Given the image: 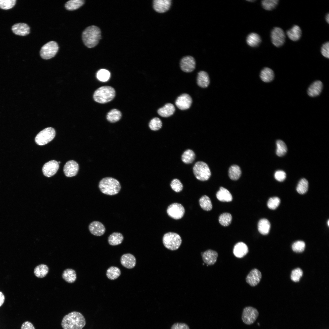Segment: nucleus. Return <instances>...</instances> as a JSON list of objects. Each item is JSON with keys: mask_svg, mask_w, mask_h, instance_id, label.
<instances>
[{"mask_svg": "<svg viewBox=\"0 0 329 329\" xmlns=\"http://www.w3.org/2000/svg\"><path fill=\"white\" fill-rule=\"evenodd\" d=\"M86 325V320L80 313L73 311L63 318L61 326L63 329H82Z\"/></svg>", "mask_w": 329, "mask_h": 329, "instance_id": "nucleus-1", "label": "nucleus"}, {"mask_svg": "<svg viewBox=\"0 0 329 329\" xmlns=\"http://www.w3.org/2000/svg\"><path fill=\"white\" fill-rule=\"evenodd\" d=\"M101 38L100 29L95 26H91L86 28L83 32L82 38L85 46L92 48L96 46Z\"/></svg>", "mask_w": 329, "mask_h": 329, "instance_id": "nucleus-2", "label": "nucleus"}, {"mask_svg": "<svg viewBox=\"0 0 329 329\" xmlns=\"http://www.w3.org/2000/svg\"><path fill=\"white\" fill-rule=\"evenodd\" d=\"M98 187L101 193L109 196L118 194L121 188V184L118 180L110 177L104 178L101 180Z\"/></svg>", "mask_w": 329, "mask_h": 329, "instance_id": "nucleus-3", "label": "nucleus"}, {"mask_svg": "<svg viewBox=\"0 0 329 329\" xmlns=\"http://www.w3.org/2000/svg\"><path fill=\"white\" fill-rule=\"evenodd\" d=\"M115 95V91L112 87L108 86L101 87L94 92L93 98L96 102L104 104L112 101Z\"/></svg>", "mask_w": 329, "mask_h": 329, "instance_id": "nucleus-4", "label": "nucleus"}, {"mask_svg": "<svg viewBox=\"0 0 329 329\" xmlns=\"http://www.w3.org/2000/svg\"><path fill=\"white\" fill-rule=\"evenodd\" d=\"M162 241L164 246L171 250L178 249L182 242L180 236L176 233L172 232L165 233L163 236Z\"/></svg>", "mask_w": 329, "mask_h": 329, "instance_id": "nucleus-5", "label": "nucleus"}, {"mask_svg": "<svg viewBox=\"0 0 329 329\" xmlns=\"http://www.w3.org/2000/svg\"><path fill=\"white\" fill-rule=\"evenodd\" d=\"M193 170L196 178L201 181L208 180L210 176L211 173L207 164L202 161H199L194 164Z\"/></svg>", "mask_w": 329, "mask_h": 329, "instance_id": "nucleus-6", "label": "nucleus"}, {"mask_svg": "<svg viewBox=\"0 0 329 329\" xmlns=\"http://www.w3.org/2000/svg\"><path fill=\"white\" fill-rule=\"evenodd\" d=\"M55 135V129L52 127H48L40 131L37 135L35 141L39 145H44L51 141Z\"/></svg>", "mask_w": 329, "mask_h": 329, "instance_id": "nucleus-7", "label": "nucleus"}, {"mask_svg": "<svg viewBox=\"0 0 329 329\" xmlns=\"http://www.w3.org/2000/svg\"><path fill=\"white\" fill-rule=\"evenodd\" d=\"M58 45L56 42L51 41L44 44L40 51L41 57L45 59H48L55 56L58 49Z\"/></svg>", "mask_w": 329, "mask_h": 329, "instance_id": "nucleus-8", "label": "nucleus"}, {"mask_svg": "<svg viewBox=\"0 0 329 329\" xmlns=\"http://www.w3.org/2000/svg\"><path fill=\"white\" fill-rule=\"evenodd\" d=\"M259 315V312L256 309L251 306L245 308L242 315V320L243 322L247 325L253 324Z\"/></svg>", "mask_w": 329, "mask_h": 329, "instance_id": "nucleus-9", "label": "nucleus"}, {"mask_svg": "<svg viewBox=\"0 0 329 329\" xmlns=\"http://www.w3.org/2000/svg\"><path fill=\"white\" fill-rule=\"evenodd\" d=\"M167 212L171 218L176 220L181 218L183 216L185 210L183 206L180 203H174L168 207Z\"/></svg>", "mask_w": 329, "mask_h": 329, "instance_id": "nucleus-10", "label": "nucleus"}, {"mask_svg": "<svg viewBox=\"0 0 329 329\" xmlns=\"http://www.w3.org/2000/svg\"><path fill=\"white\" fill-rule=\"evenodd\" d=\"M271 38L272 44L277 47L281 46L284 43L285 36L283 30L279 27H275L271 31Z\"/></svg>", "mask_w": 329, "mask_h": 329, "instance_id": "nucleus-11", "label": "nucleus"}, {"mask_svg": "<svg viewBox=\"0 0 329 329\" xmlns=\"http://www.w3.org/2000/svg\"><path fill=\"white\" fill-rule=\"evenodd\" d=\"M180 65V68L183 71L190 73L194 70L196 66V61L193 57L186 56L182 58Z\"/></svg>", "mask_w": 329, "mask_h": 329, "instance_id": "nucleus-12", "label": "nucleus"}, {"mask_svg": "<svg viewBox=\"0 0 329 329\" xmlns=\"http://www.w3.org/2000/svg\"><path fill=\"white\" fill-rule=\"evenodd\" d=\"M192 103L191 96L186 93L182 94L179 96L175 101L176 106L181 110H185L190 107Z\"/></svg>", "mask_w": 329, "mask_h": 329, "instance_id": "nucleus-13", "label": "nucleus"}, {"mask_svg": "<svg viewBox=\"0 0 329 329\" xmlns=\"http://www.w3.org/2000/svg\"><path fill=\"white\" fill-rule=\"evenodd\" d=\"M58 162L55 160L50 161L43 165L42 170L44 175L50 177L55 175L59 168Z\"/></svg>", "mask_w": 329, "mask_h": 329, "instance_id": "nucleus-14", "label": "nucleus"}, {"mask_svg": "<svg viewBox=\"0 0 329 329\" xmlns=\"http://www.w3.org/2000/svg\"><path fill=\"white\" fill-rule=\"evenodd\" d=\"M262 278L261 272L257 269L254 268L251 270L246 278V281L250 286L254 287L260 282Z\"/></svg>", "mask_w": 329, "mask_h": 329, "instance_id": "nucleus-15", "label": "nucleus"}, {"mask_svg": "<svg viewBox=\"0 0 329 329\" xmlns=\"http://www.w3.org/2000/svg\"><path fill=\"white\" fill-rule=\"evenodd\" d=\"M79 168V165L76 161L73 160L69 161L65 164L63 172L66 176L72 177L77 174Z\"/></svg>", "mask_w": 329, "mask_h": 329, "instance_id": "nucleus-16", "label": "nucleus"}, {"mask_svg": "<svg viewBox=\"0 0 329 329\" xmlns=\"http://www.w3.org/2000/svg\"><path fill=\"white\" fill-rule=\"evenodd\" d=\"M89 230L93 235L101 236L105 232L106 229L104 225L101 222L94 221L91 222L88 226Z\"/></svg>", "mask_w": 329, "mask_h": 329, "instance_id": "nucleus-17", "label": "nucleus"}, {"mask_svg": "<svg viewBox=\"0 0 329 329\" xmlns=\"http://www.w3.org/2000/svg\"><path fill=\"white\" fill-rule=\"evenodd\" d=\"M201 256L203 261L208 265H212L216 262L218 254L215 251L208 249L202 252Z\"/></svg>", "mask_w": 329, "mask_h": 329, "instance_id": "nucleus-18", "label": "nucleus"}, {"mask_svg": "<svg viewBox=\"0 0 329 329\" xmlns=\"http://www.w3.org/2000/svg\"><path fill=\"white\" fill-rule=\"evenodd\" d=\"M171 3V0H154L153 1V7L156 12L164 13L169 10Z\"/></svg>", "mask_w": 329, "mask_h": 329, "instance_id": "nucleus-19", "label": "nucleus"}, {"mask_svg": "<svg viewBox=\"0 0 329 329\" xmlns=\"http://www.w3.org/2000/svg\"><path fill=\"white\" fill-rule=\"evenodd\" d=\"M12 32L16 35L25 36L30 32V27L25 23H18L13 25L12 27Z\"/></svg>", "mask_w": 329, "mask_h": 329, "instance_id": "nucleus-20", "label": "nucleus"}, {"mask_svg": "<svg viewBox=\"0 0 329 329\" xmlns=\"http://www.w3.org/2000/svg\"><path fill=\"white\" fill-rule=\"evenodd\" d=\"M120 262L122 265L127 269H132L135 267L136 264L135 257L130 253L123 254L121 257Z\"/></svg>", "mask_w": 329, "mask_h": 329, "instance_id": "nucleus-21", "label": "nucleus"}, {"mask_svg": "<svg viewBox=\"0 0 329 329\" xmlns=\"http://www.w3.org/2000/svg\"><path fill=\"white\" fill-rule=\"evenodd\" d=\"M248 247L246 245L242 242L237 243L234 246L233 253L237 257L241 258L243 257L248 253Z\"/></svg>", "mask_w": 329, "mask_h": 329, "instance_id": "nucleus-22", "label": "nucleus"}, {"mask_svg": "<svg viewBox=\"0 0 329 329\" xmlns=\"http://www.w3.org/2000/svg\"><path fill=\"white\" fill-rule=\"evenodd\" d=\"M175 110V107L172 104L168 103L163 107L159 108L157 110V112L160 116L164 117H168L173 115Z\"/></svg>", "mask_w": 329, "mask_h": 329, "instance_id": "nucleus-23", "label": "nucleus"}, {"mask_svg": "<svg viewBox=\"0 0 329 329\" xmlns=\"http://www.w3.org/2000/svg\"><path fill=\"white\" fill-rule=\"evenodd\" d=\"M323 87V84L319 80L316 81L313 83L308 89V95L312 97L318 95L321 93Z\"/></svg>", "mask_w": 329, "mask_h": 329, "instance_id": "nucleus-24", "label": "nucleus"}, {"mask_svg": "<svg viewBox=\"0 0 329 329\" xmlns=\"http://www.w3.org/2000/svg\"><path fill=\"white\" fill-rule=\"evenodd\" d=\"M197 83L201 87L206 88L210 83V79L208 73L206 72L201 71L197 75Z\"/></svg>", "mask_w": 329, "mask_h": 329, "instance_id": "nucleus-25", "label": "nucleus"}, {"mask_svg": "<svg viewBox=\"0 0 329 329\" xmlns=\"http://www.w3.org/2000/svg\"><path fill=\"white\" fill-rule=\"evenodd\" d=\"M217 198L221 202H229L232 201V197L230 192L227 189L221 187L216 193Z\"/></svg>", "mask_w": 329, "mask_h": 329, "instance_id": "nucleus-26", "label": "nucleus"}, {"mask_svg": "<svg viewBox=\"0 0 329 329\" xmlns=\"http://www.w3.org/2000/svg\"><path fill=\"white\" fill-rule=\"evenodd\" d=\"M286 34L290 40L293 41H296L299 40L301 37L302 31L299 26L295 25L287 31Z\"/></svg>", "mask_w": 329, "mask_h": 329, "instance_id": "nucleus-27", "label": "nucleus"}, {"mask_svg": "<svg viewBox=\"0 0 329 329\" xmlns=\"http://www.w3.org/2000/svg\"><path fill=\"white\" fill-rule=\"evenodd\" d=\"M124 239L122 234L120 232H114L108 237V241L109 245L112 246L121 244Z\"/></svg>", "mask_w": 329, "mask_h": 329, "instance_id": "nucleus-28", "label": "nucleus"}, {"mask_svg": "<svg viewBox=\"0 0 329 329\" xmlns=\"http://www.w3.org/2000/svg\"><path fill=\"white\" fill-rule=\"evenodd\" d=\"M62 277L66 282L72 283H74L76 279V274L75 271L72 269L68 268L63 272Z\"/></svg>", "mask_w": 329, "mask_h": 329, "instance_id": "nucleus-29", "label": "nucleus"}, {"mask_svg": "<svg viewBox=\"0 0 329 329\" xmlns=\"http://www.w3.org/2000/svg\"><path fill=\"white\" fill-rule=\"evenodd\" d=\"M260 76L263 81L269 82L273 80L274 77V73L271 69L266 67L261 71Z\"/></svg>", "mask_w": 329, "mask_h": 329, "instance_id": "nucleus-30", "label": "nucleus"}, {"mask_svg": "<svg viewBox=\"0 0 329 329\" xmlns=\"http://www.w3.org/2000/svg\"><path fill=\"white\" fill-rule=\"evenodd\" d=\"M270 227V224L268 220L266 219H262L259 221L258 230L261 234L266 235L268 233Z\"/></svg>", "mask_w": 329, "mask_h": 329, "instance_id": "nucleus-31", "label": "nucleus"}, {"mask_svg": "<svg viewBox=\"0 0 329 329\" xmlns=\"http://www.w3.org/2000/svg\"><path fill=\"white\" fill-rule=\"evenodd\" d=\"M261 42L260 36L257 34L252 33L248 35L246 38L247 44L252 47H256L259 45Z\"/></svg>", "mask_w": 329, "mask_h": 329, "instance_id": "nucleus-32", "label": "nucleus"}, {"mask_svg": "<svg viewBox=\"0 0 329 329\" xmlns=\"http://www.w3.org/2000/svg\"><path fill=\"white\" fill-rule=\"evenodd\" d=\"M48 271L49 268L47 265L44 264H41L35 267L34 273L37 277L42 278L45 277Z\"/></svg>", "mask_w": 329, "mask_h": 329, "instance_id": "nucleus-33", "label": "nucleus"}, {"mask_svg": "<svg viewBox=\"0 0 329 329\" xmlns=\"http://www.w3.org/2000/svg\"><path fill=\"white\" fill-rule=\"evenodd\" d=\"M122 117L121 111L116 109H113L110 111L106 116L107 120L110 122L114 123L118 122Z\"/></svg>", "mask_w": 329, "mask_h": 329, "instance_id": "nucleus-34", "label": "nucleus"}, {"mask_svg": "<svg viewBox=\"0 0 329 329\" xmlns=\"http://www.w3.org/2000/svg\"><path fill=\"white\" fill-rule=\"evenodd\" d=\"M241 175V171L240 167L236 165H232L228 170V175L230 179L233 180L239 179Z\"/></svg>", "mask_w": 329, "mask_h": 329, "instance_id": "nucleus-35", "label": "nucleus"}, {"mask_svg": "<svg viewBox=\"0 0 329 329\" xmlns=\"http://www.w3.org/2000/svg\"><path fill=\"white\" fill-rule=\"evenodd\" d=\"M199 203L201 208L205 210L208 211L212 209V205L210 200L206 195H203L200 198Z\"/></svg>", "mask_w": 329, "mask_h": 329, "instance_id": "nucleus-36", "label": "nucleus"}, {"mask_svg": "<svg viewBox=\"0 0 329 329\" xmlns=\"http://www.w3.org/2000/svg\"><path fill=\"white\" fill-rule=\"evenodd\" d=\"M84 3L83 0H70L66 3L65 7L68 10H73L79 9Z\"/></svg>", "mask_w": 329, "mask_h": 329, "instance_id": "nucleus-37", "label": "nucleus"}, {"mask_svg": "<svg viewBox=\"0 0 329 329\" xmlns=\"http://www.w3.org/2000/svg\"><path fill=\"white\" fill-rule=\"evenodd\" d=\"M120 269L118 267L111 266L107 271L106 276L111 280H114L117 278L121 275Z\"/></svg>", "mask_w": 329, "mask_h": 329, "instance_id": "nucleus-38", "label": "nucleus"}, {"mask_svg": "<svg viewBox=\"0 0 329 329\" xmlns=\"http://www.w3.org/2000/svg\"><path fill=\"white\" fill-rule=\"evenodd\" d=\"M195 155L192 150L188 149L184 152L182 156V160L184 163L190 164L194 160Z\"/></svg>", "mask_w": 329, "mask_h": 329, "instance_id": "nucleus-39", "label": "nucleus"}, {"mask_svg": "<svg viewBox=\"0 0 329 329\" xmlns=\"http://www.w3.org/2000/svg\"><path fill=\"white\" fill-rule=\"evenodd\" d=\"M276 144L277 145L276 154L279 157L283 156L286 153L287 150V148L286 144L284 141L281 140H277Z\"/></svg>", "mask_w": 329, "mask_h": 329, "instance_id": "nucleus-40", "label": "nucleus"}, {"mask_svg": "<svg viewBox=\"0 0 329 329\" xmlns=\"http://www.w3.org/2000/svg\"><path fill=\"white\" fill-rule=\"evenodd\" d=\"M308 182L305 178L301 179L299 182L296 187L297 192L300 194H304L307 191Z\"/></svg>", "mask_w": 329, "mask_h": 329, "instance_id": "nucleus-41", "label": "nucleus"}, {"mask_svg": "<svg viewBox=\"0 0 329 329\" xmlns=\"http://www.w3.org/2000/svg\"><path fill=\"white\" fill-rule=\"evenodd\" d=\"M232 218V216L231 214L228 213H225L221 214L219 216V221L222 225L227 226L231 223Z\"/></svg>", "mask_w": 329, "mask_h": 329, "instance_id": "nucleus-42", "label": "nucleus"}, {"mask_svg": "<svg viewBox=\"0 0 329 329\" xmlns=\"http://www.w3.org/2000/svg\"><path fill=\"white\" fill-rule=\"evenodd\" d=\"M278 0H264L261 2L263 8L267 10H271L274 9L278 3Z\"/></svg>", "mask_w": 329, "mask_h": 329, "instance_id": "nucleus-43", "label": "nucleus"}, {"mask_svg": "<svg viewBox=\"0 0 329 329\" xmlns=\"http://www.w3.org/2000/svg\"><path fill=\"white\" fill-rule=\"evenodd\" d=\"M149 126L151 130L157 131L161 128L162 126V122L159 118L155 117L150 121Z\"/></svg>", "mask_w": 329, "mask_h": 329, "instance_id": "nucleus-44", "label": "nucleus"}, {"mask_svg": "<svg viewBox=\"0 0 329 329\" xmlns=\"http://www.w3.org/2000/svg\"><path fill=\"white\" fill-rule=\"evenodd\" d=\"M110 76L109 72L107 70L102 69L97 72V76L100 81L102 82L107 81L109 79Z\"/></svg>", "mask_w": 329, "mask_h": 329, "instance_id": "nucleus-45", "label": "nucleus"}, {"mask_svg": "<svg viewBox=\"0 0 329 329\" xmlns=\"http://www.w3.org/2000/svg\"><path fill=\"white\" fill-rule=\"evenodd\" d=\"M16 0H0V8L8 10L13 8L15 5Z\"/></svg>", "mask_w": 329, "mask_h": 329, "instance_id": "nucleus-46", "label": "nucleus"}, {"mask_svg": "<svg viewBox=\"0 0 329 329\" xmlns=\"http://www.w3.org/2000/svg\"><path fill=\"white\" fill-rule=\"evenodd\" d=\"M305 248V243L302 241H298L295 242L292 246L293 250L296 253L302 252L304 251Z\"/></svg>", "mask_w": 329, "mask_h": 329, "instance_id": "nucleus-47", "label": "nucleus"}, {"mask_svg": "<svg viewBox=\"0 0 329 329\" xmlns=\"http://www.w3.org/2000/svg\"><path fill=\"white\" fill-rule=\"evenodd\" d=\"M302 274V270L300 268H296L292 271L291 275V279L294 282H298L299 281Z\"/></svg>", "mask_w": 329, "mask_h": 329, "instance_id": "nucleus-48", "label": "nucleus"}, {"mask_svg": "<svg viewBox=\"0 0 329 329\" xmlns=\"http://www.w3.org/2000/svg\"><path fill=\"white\" fill-rule=\"evenodd\" d=\"M171 187L172 189L175 192L178 193L181 191L183 189V185L178 179H173L171 182Z\"/></svg>", "mask_w": 329, "mask_h": 329, "instance_id": "nucleus-49", "label": "nucleus"}, {"mask_svg": "<svg viewBox=\"0 0 329 329\" xmlns=\"http://www.w3.org/2000/svg\"><path fill=\"white\" fill-rule=\"evenodd\" d=\"M280 200L278 197H274L270 198L267 203L268 207L271 209H276L279 206Z\"/></svg>", "mask_w": 329, "mask_h": 329, "instance_id": "nucleus-50", "label": "nucleus"}, {"mask_svg": "<svg viewBox=\"0 0 329 329\" xmlns=\"http://www.w3.org/2000/svg\"><path fill=\"white\" fill-rule=\"evenodd\" d=\"M275 179L279 182H282L284 180L286 177V174L285 172L281 170L276 171L274 175Z\"/></svg>", "mask_w": 329, "mask_h": 329, "instance_id": "nucleus-51", "label": "nucleus"}, {"mask_svg": "<svg viewBox=\"0 0 329 329\" xmlns=\"http://www.w3.org/2000/svg\"><path fill=\"white\" fill-rule=\"evenodd\" d=\"M321 52L322 55L328 58H329V43L328 42L324 44L321 48Z\"/></svg>", "mask_w": 329, "mask_h": 329, "instance_id": "nucleus-52", "label": "nucleus"}, {"mask_svg": "<svg viewBox=\"0 0 329 329\" xmlns=\"http://www.w3.org/2000/svg\"><path fill=\"white\" fill-rule=\"evenodd\" d=\"M171 329H189V326L184 323H177L174 324Z\"/></svg>", "mask_w": 329, "mask_h": 329, "instance_id": "nucleus-53", "label": "nucleus"}, {"mask_svg": "<svg viewBox=\"0 0 329 329\" xmlns=\"http://www.w3.org/2000/svg\"><path fill=\"white\" fill-rule=\"evenodd\" d=\"M21 329H35V328L31 322L27 321L23 324Z\"/></svg>", "mask_w": 329, "mask_h": 329, "instance_id": "nucleus-54", "label": "nucleus"}, {"mask_svg": "<svg viewBox=\"0 0 329 329\" xmlns=\"http://www.w3.org/2000/svg\"><path fill=\"white\" fill-rule=\"evenodd\" d=\"M4 301V295L2 292H0V307L3 304Z\"/></svg>", "mask_w": 329, "mask_h": 329, "instance_id": "nucleus-55", "label": "nucleus"}, {"mask_svg": "<svg viewBox=\"0 0 329 329\" xmlns=\"http://www.w3.org/2000/svg\"><path fill=\"white\" fill-rule=\"evenodd\" d=\"M325 19H326V21L328 23H329V14L328 13L327 14V15L326 16Z\"/></svg>", "mask_w": 329, "mask_h": 329, "instance_id": "nucleus-56", "label": "nucleus"}, {"mask_svg": "<svg viewBox=\"0 0 329 329\" xmlns=\"http://www.w3.org/2000/svg\"><path fill=\"white\" fill-rule=\"evenodd\" d=\"M327 222H327V224H328V225L329 226V220H328V221H327Z\"/></svg>", "mask_w": 329, "mask_h": 329, "instance_id": "nucleus-57", "label": "nucleus"}, {"mask_svg": "<svg viewBox=\"0 0 329 329\" xmlns=\"http://www.w3.org/2000/svg\"><path fill=\"white\" fill-rule=\"evenodd\" d=\"M60 163V161H59V162H58V164H59V163Z\"/></svg>", "mask_w": 329, "mask_h": 329, "instance_id": "nucleus-58", "label": "nucleus"}]
</instances>
